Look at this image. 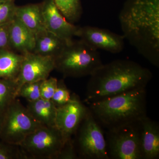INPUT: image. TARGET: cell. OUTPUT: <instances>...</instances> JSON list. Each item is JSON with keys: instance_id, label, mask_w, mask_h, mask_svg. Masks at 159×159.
Segmentation results:
<instances>
[{"instance_id": "cell-1", "label": "cell", "mask_w": 159, "mask_h": 159, "mask_svg": "<svg viewBox=\"0 0 159 159\" xmlns=\"http://www.w3.org/2000/svg\"><path fill=\"white\" fill-rule=\"evenodd\" d=\"M123 36L159 66V0H128L119 16Z\"/></svg>"}, {"instance_id": "cell-2", "label": "cell", "mask_w": 159, "mask_h": 159, "mask_svg": "<svg viewBox=\"0 0 159 159\" xmlns=\"http://www.w3.org/2000/svg\"><path fill=\"white\" fill-rule=\"evenodd\" d=\"M150 70L138 63L118 59L103 64L90 76L87 103L135 89L146 88L152 78Z\"/></svg>"}, {"instance_id": "cell-3", "label": "cell", "mask_w": 159, "mask_h": 159, "mask_svg": "<svg viewBox=\"0 0 159 159\" xmlns=\"http://www.w3.org/2000/svg\"><path fill=\"white\" fill-rule=\"evenodd\" d=\"M88 104L98 123L107 130L133 124L147 116L146 88L127 91Z\"/></svg>"}, {"instance_id": "cell-4", "label": "cell", "mask_w": 159, "mask_h": 159, "mask_svg": "<svg viewBox=\"0 0 159 159\" xmlns=\"http://www.w3.org/2000/svg\"><path fill=\"white\" fill-rule=\"evenodd\" d=\"M55 62V69L65 77L90 76L103 65L97 50L81 39L66 44Z\"/></svg>"}, {"instance_id": "cell-5", "label": "cell", "mask_w": 159, "mask_h": 159, "mask_svg": "<svg viewBox=\"0 0 159 159\" xmlns=\"http://www.w3.org/2000/svg\"><path fill=\"white\" fill-rule=\"evenodd\" d=\"M75 134V147L79 157L109 159L106 140L101 126L89 109Z\"/></svg>"}, {"instance_id": "cell-6", "label": "cell", "mask_w": 159, "mask_h": 159, "mask_svg": "<svg viewBox=\"0 0 159 159\" xmlns=\"http://www.w3.org/2000/svg\"><path fill=\"white\" fill-rule=\"evenodd\" d=\"M41 125L16 98L6 110L0 140L20 145L26 137Z\"/></svg>"}, {"instance_id": "cell-7", "label": "cell", "mask_w": 159, "mask_h": 159, "mask_svg": "<svg viewBox=\"0 0 159 159\" xmlns=\"http://www.w3.org/2000/svg\"><path fill=\"white\" fill-rule=\"evenodd\" d=\"M65 142L55 126L42 125L26 137L19 146L28 159H57Z\"/></svg>"}, {"instance_id": "cell-8", "label": "cell", "mask_w": 159, "mask_h": 159, "mask_svg": "<svg viewBox=\"0 0 159 159\" xmlns=\"http://www.w3.org/2000/svg\"><path fill=\"white\" fill-rule=\"evenodd\" d=\"M139 122L107 130L106 140L110 159H142Z\"/></svg>"}, {"instance_id": "cell-9", "label": "cell", "mask_w": 159, "mask_h": 159, "mask_svg": "<svg viewBox=\"0 0 159 159\" xmlns=\"http://www.w3.org/2000/svg\"><path fill=\"white\" fill-rule=\"evenodd\" d=\"M22 62L19 73L15 80L17 90L26 83L43 80L48 77L55 69V58L29 52L23 54Z\"/></svg>"}, {"instance_id": "cell-10", "label": "cell", "mask_w": 159, "mask_h": 159, "mask_svg": "<svg viewBox=\"0 0 159 159\" xmlns=\"http://www.w3.org/2000/svg\"><path fill=\"white\" fill-rule=\"evenodd\" d=\"M89 111L76 95L65 105L57 107L55 126L62 134L65 142L72 139Z\"/></svg>"}, {"instance_id": "cell-11", "label": "cell", "mask_w": 159, "mask_h": 159, "mask_svg": "<svg viewBox=\"0 0 159 159\" xmlns=\"http://www.w3.org/2000/svg\"><path fill=\"white\" fill-rule=\"evenodd\" d=\"M76 36L96 50L101 49L113 54L122 52L124 47L123 35L107 29L86 26L78 27Z\"/></svg>"}, {"instance_id": "cell-12", "label": "cell", "mask_w": 159, "mask_h": 159, "mask_svg": "<svg viewBox=\"0 0 159 159\" xmlns=\"http://www.w3.org/2000/svg\"><path fill=\"white\" fill-rule=\"evenodd\" d=\"M45 27L69 44L76 36L78 27L70 22L59 11L54 0H43L41 3Z\"/></svg>"}, {"instance_id": "cell-13", "label": "cell", "mask_w": 159, "mask_h": 159, "mask_svg": "<svg viewBox=\"0 0 159 159\" xmlns=\"http://www.w3.org/2000/svg\"><path fill=\"white\" fill-rule=\"evenodd\" d=\"M139 124L142 159H158V122L146 116L139 121Z\"/></svg>"}, {"instance_id": "cell-14", "label": "cell", "mask_w": 159, "mask_h": 159, "mask_svg": "<svg viewBox=\"0 0 159 159\" xmlns=\"http://www.w3.org/2000/svg\"><path fill=\"white\" fill-rule=\"evenodd\" d=\"M9 45L23 54L33 52L35 47V34L15 17L9 27Z\"/></svg>"}, {"instance_id": "cell-15", "label": "cell", "mask_w": 159, "mask_h": 159, "mask_svg": "<svg viewBox=\"0 0 159 159\" xmlns=\"http://www.w3.org/2000/svg\"><path fill=\"white\" fill-rule=\"evenodd\" d=\"M66 43L47 30L35 34V47L33 53L43 56L57 57L62 52Z\"/></svg>"}, {"instance_id": "cell-16", "label": "cell", "mask_w": 159, "mask_h": 159, "mask_svg": "<svg viewBox=\"0 0 159 159\" xmlns=\"http://www.w3.org/2000/svg\"><path fill=\"white\" fill-rule=\"evenodd\" d=\"M15 17L35 34L46 30L41 4L16 6Z\"/></svg>"}, {"instance_id": "cell-17", "label": "cell", "mask_w": 159, "mask_h": 159, "mask_svg": "<svg viewBox=\"0 0 159 159\" xmlns=\"http://www.w3.org/2000/svg\"><path fill=\"white\" fill-rule=\"evenodd\" d=\"M26 108L33 118L41 125L55 126L57 107L52 100L40 98L28 102Z\"/></svg>"}, {"instance_id": "cell-18", "label": "cell", "mask_w": 159, "mask_h": 159, "mask_svg": "<svg viewBox=\"0 0 159 159\" xmlns=\"http://www.w3.org/2000/svg\"><path fill=\"white\" fill-rule=\"evenodd\" d=\"M24 55L7 50L0 51V79L15 80L19 73Z\"/></svg>"}, {"instance_id": "cell-19", "label": "cell", "mask_w": 159, "mask_h": 159, "mask_svg": "<svg viewBox=\"0 0 159 159\" xmlns=\"http://www.w3.org/2000/svg\"><path fill=\"white\" fill-rule=\"evenodd\" d=\"M54 1L59 11L70 22H75L79 19L82 13L80 0Z\"/></svg>"}, {"instance_id": "cell-20", "label": "cell", "mask_w": 159, "mask_h": 159, "mask_svg": "<svg viewBox=\"0 0 159 159\" xmlns=\"http://www.w3.org/2000/svg\"><path fill=\"white\" fill-rule=\"evenodd\" d=\"M17 85L15 80L0 79V111L7 109L17 98Z\"/></svg>"}, {"instance_id": "cell-21", "label": "cell", "mask_w": 159, "mask_h": 159, "mask_svg": "<svg viewBox=\"0 0 159 159\" xmlns=\"http://www.w3.org/2000/svg\"><path fill=\"white\" fill-rule=\"evenodd\" d=\"M42 81L40 80L24 84L18 91L17 97L25 98L28 102H33L40 99V86Z\"/></svg>"}, {"instance_id": "cell-22", "label": "cell", "mask_w": 159, "mask_h": 159, "mask_svg": "<svg viewBox=\"0 0 159 159\" xmlns=\"http://www.w3.org/2000/svg\"><path fill=\"white\" fill-rule=\"evenodd\" d=\"M19 145H12L0 140V159H27Z\"/></svg>"}, {"instance_id": "cell-23", "label": "cell", "mask_w": 159, "mask_h": 159, "mask_svg": "<svg viewBox=\"0 0 159 159\" xmlns=\"http://www.w3.org/2000/svg\"><path fill=\"white\" fill-rule=\"evenodd\" d=\"M71 97L70 92L63 80L58 81L57 89L51 99L55 106L58 107L65 105L70 100Z\"/></svg>"}, {"instance_id": "cell-24", "label": "cell", "mask_w": 159, "mask_h": 159, "mask_svg": "<svg viewBox=\"0 0 159 159\" xmlns=\"http://www.w3.org/2000/svg\"><path fill=\"white\" fill-rule=\"evenodd\" d=\"M16 7L14 0L0 2V26L9 24L14 19Z\"/></svg>"}, {"instance_id": "cell-25", "label": "cell", "mask_w": 159, "mask_h": 159, "mask_svg": "<svg viewBox=\"0 0 159 159\" xmlns=\"http://www.w3.org/2000/svg\"><path fill=\"white\" fill-rule=\"evenodd\" d=\"M58 80L51 77L43 80L40 86V97L43 99L51 100L56 91Z\"/></svg>"}, {"instance_id": "cell-26", "label": "cell", "mask_w": 159, "mask_h": 159, "mask_svg": "<svg viewBox=\"0 0 159 159\" xmlns=\"http://www.w3.org/2000/svg\"><path fill=\"white\" fill-rule=\"evenodd\" d=\"M79 158L74 140H67L63 145L57 159H77Z\"/></svg>"}, {"instance_id": "cell-27", "label": "cell", "mask_w": 159, "mask_h": 159, "mask_svg": "<svg viewBox=\"0 0 159 159\" xmlns=\"http://www.w3.org/2000/svg\"><path fill=\"white\" fill-rule=\"evenodd\" d=\"M9 24L0 26V49L2 50L9 45Z\"/></svg>"}, {"instance_id": "cell-28", "label": "cell", "mask_w": 159, "mask_h": 159, "mask_svg": "<svg viewBox=\"0 0 159 159\" xmlns=\"http://www.w3.org/2000/svg\"><path fill=\"white\" fill-rule=\"evenodd\" d=\"M6 111H0V135L2 132V129L3 123H4V119H5Z\"/></svg>"}, {"instance_id": "cell-29", "label": "cell", "mask_w": 159, "mask_h": 159, "mask_svg": "<svg viewBox=\"0 0 159 159\" xmlns=\"http://www.w3.org/2000/svg\"><path fill=\"white\" fill-rule=\"evenodd\" d=\"M6 1V0H0V2H3V1Z\"/></svg>"}]
</instances>
